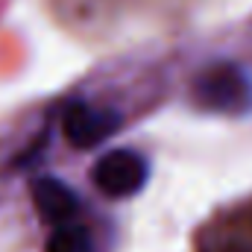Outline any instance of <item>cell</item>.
I'll list each match as a JSON object with an SVG mask.
<instances>
[{
    "label": "cell",
    "instance_id": "cell-1",
    "mask_svg": "<svg viewBox=\"0 0 252 252\" xmlns=\"http://www.w3.org/2000/svg\"><path fill=\"white\" fill-rule=\"evenodd\" d=\"M193 100L199 109L220 115H244L252 109L250 76L232 62H217L193 79Z\"/></svg>",
    "mask_w": 252,
    "mask_h": 252
},
{
    "label": "cell",
    "instance_id": "cell-2",
    "mask_svg": "<svg viewBox=\"0 0 252 252\" xmlns=\"http://www.w3.org/2000/svg\"><path fill=\"white\" fill-rule=\"evenodd\" d=\"M91 179L106 196L124 199V196H132V193H138L147 185L150 164L135 150H112L94 164Z\"/></svg>",
    "mask_w": 252,
    "mask_h": 252
},
{
    "label": "cell",
    "instance_id": "cell-3",
    "mask_svg": "<svg viewBox=\"0 0 252 252\" xmlns=\"http://www.w3.org/2000/svg\"><path fill=\"white\" fill-rule=\"evenodd\" d=\"M121 126L118 112L112 109H94L88 103H70L64 109V121L62 129L67 135V141L76 150H91L100 141H106L115 129Z\"/></svg>",
    "mask_w": 252,
    "mask_h": 252
},
{
    "label": "cell",
    "instance_id": "cell-4",
    "mask_svg": "<svg viewBox=\"0 0 252 252\" xmlns=\"http://www.w3.org/2000/svg\"><path fill=\"white\" fill-rule=\"evenodd\" d=\"M32 205L44 223L64 226V223H73L79 211V196L56 176H38L32 182Z\"/></svg>",
    "mask_w": 252,
    "mask_h": 252
},
{
    "label": "cell",
    "instance_id": "cell-5",
    "mask_svg": "<svg viewBox=\"0 0 252 252\" xmlns=\"http://www.w3.org/2000/svg\"><path fill=\"white\" fill-rule=\"evenodd\" d=\"M47 252H91V238L82 226L64 223L47 238Z\"/></svg>",
    "mask_w": 252,
    "mask_h": 252
},
{
    "label": "cell",
    "instance_id": "cell-6",
    "mask_svg": "<svg viewBox=\"0 0 252 252\" xmlns=\"http://www.w3.org/2000/svg\"><path fill=\"white\" fill-rule=\"evenodd\" d=\"M223 252H252V247L250 244H229Z\"/></svg>",
    "mask_w": 252,
    "mask_h": 252
}]
</instances>
